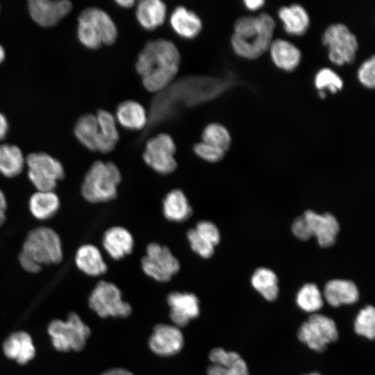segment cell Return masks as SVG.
<instances>
[{
	"mask_svg": "<svg viewBox=\"0 0 375 375\" xmlns=\"http://www.w3.org/2000/svg\"><path fill=\"white\" fill-rule=\"evenodd\" d=\"M296 303L302 310L308 312L319 310L324 303L322 293L314 283H306L299 290Z\"/></svg>",
	"mask_w": 375,
	"mask_h": 375,
	"instance_id": "35",
	"label": "cell"
},
{
	"mask_svg": "<svg viewBox=\"0 0 375 375\" xmlns=\"http://www.w3.org/2000/svg\"><path fill=\"white\" fill-rule=\"evenodd\" d=\"M101 375H134L130 371L123 369V368H112L105 372Z\"/></svg>",
	"mask_w": 375,
	"mask_h": 375,
	"instance_id": "47",
	"label": "cell"
},
{
	"mask_svg": "<svg viewBox=\"0 0 375 375\" xmlns=\"http://www.w3.org/2000/svg\"><path fill=\"white\" fill-rule=\"evenodd\" d=\"M77 267L91 276H98L107 271V265L99 249L93 244L81 246L75 256Z\"/></svg>",
	"mask_w": 375,
	"mask_h": 375,
	"instance_id": "28",
	"label": "cell"
},
{
	"mask_svg": "<svg viewBox=\"0 0 375 375\" xmlns=\"http://www.w3.org/2000/svg\"><path fill=\"white\" fill-rule=\"evenodd\" d=\"M304 375H321V374L317 372H312L310 374H304Z\"/></svg>",
	"mask_w": 375,
	"mask_h": 375,
	"instance_id": "52",
	"label": "cell"
},
{
	"mask_svg": "<svg viewBox=\"0 0 375 375\" xmlns=\"http://www.w3.org/2000/svg\"><path fill=\"white\" fill-rule=\"evenodd\" d=\"M238 83L231 76L190 75L174 81L153 98L144 132L171 120L185 109L219 97Z\"/></svg>",
	"mask_w": 375,
	"mask_h": 375,
	"instance_id": "1",
	"label": "cell"
},
{
	"mask_svg": "<svg viewBox=\"0 0 375 375\" xmlns=\"http://www.w3.org/2000/svg\"><path fill=\"white\" fill-rule=\"evenodd\" d=\"M6 219V211L0 210V226L3 224Z\"/></svg>",
	"mask_w": 375,
	"mask_h": 375,
	"instance_id": "49",
	"label": "cell"
},
{
	"mask_svg": "<svg viewBox=\"0 0 375 375\" xmlns=\"http://www.w3.org/2000/svg\"><path fill=\"white\" fill-rule=\"evenodd\" d=\"M243 3L247 9L249 10H257L261 8L265 4L263 0H244Z\"/></svg>",
	"mask_w": 375,
	"mask_h": 375,
	"instance_id": "45",
	"label": "cell"
},
{
	"mask_svg": "<svg viewBox=\"0 0 375 375\" xmlns=\"http://www.w3.org/2000/svg\"><path fill=\"white\" fill-rule=\"evenodd\" d=\"M176 151V144L172 136L161 133L147 141L142 158L155 172L161 174H168L177 167L174 158Z\"/></svg>",
	"mask_w": 375,
	"mask_h": 375,
	"instance_id": "11",
	"label": "cell"
},
{
	"mask_svg": "<svg viewBox=\"0 0 375 375\" xmlns=\"http://www.w3.org/2000/svg\"><path fill=\"white\" fill-rule=\"evenodd\" d=\"M275 26L274 19L266 12L238 18L231 38L233 51L244 59L258 58L269 49Z\"/></svg>",
	"mask_w": 375,
	"mask_h": 375,
	"instance_id": "3",
	"label": "cell"
},
{
	"mask_svg": "<svg viewBox=\"0 0 375 375\" xmlns=\"http://www.w3.org/2000/svg\"><path fill=\"white\" fill-rule=\"evenodd\" d=\"M19 260L22 267L28 272L37 273L41 269L42 266L23 251L19 253Z\"/></svg>",
	"mask_w": 375,
	"mask_h": 375,
	"instance_id": "44",
	"label": "cell"
},
{
	"mask_svg": "<svg viewBox=\"0 0 375 375\" xmlns=\"http://www.w3.org/2000/svg\"><path fill=\"white\" fill-rule=\"evenodd\" d=\"M72 7L67 0H31L28 3L31 18L43 27L56 24L71 11Z\"/></svg>",
	"mask_w": 375,
	"mask_h": 375,
	"instance_id": "14",
	"label": "cell"
},
{
	"mask_svg": "<svg viewBox=\"0 0 375 375\" xmlns=\"http://www.w3.org/2000/svg\"><path fill=\"white\" fill-rule=\"evenodd\" d=\"M121 181L120 171L115 163L97 160L84 176L81 194L90 203L108 202L117 197Z\"/></svg>",
	"mask_w": 375,
	"mask_h": 375,
	"instance_id": "4",
	"label": "cell"
},
{
	"mask_svg": "<svg viewBox=\"0 0 375 375\" xmlns=\"http://www.w3.org/2000/svg\"><path fill=\"white\" fill-rule=\"evenodd\" d=\"M292 231L293 234L301 240H308L312 237L308 224L303 215L297 217L293 222Z\"/></svg>",
	"mask_w": 375,
	"mask_h": 375,
	"instance_id": "43",
	"label": "cell"
},
{
	"mask_svg": "<svg viewBox=\"0 0 375 375\" xmlns=\"http://www.w3.org/2000/svg\"><path fill=\"white\" fill-rule=\"evenodd\" d=\"M8 130V124L6 117L0 112V140L6 136Z\"/></svg>",
	"mask_w": 375,
	"mask_h": 375,
	"instance_id": "46",
	"label": "cell"
},
{
	"mask_svg": "<svg viewBox=\"0 0 375 375\" xmlns=\"http://www.w3.org/2000/svg\"><path fill=\"white\" fill-rule=\"evenodd\" d=\"M322 44L328 49L330 61L336 65L350 64L355 61L358 49L356 35L342 23L326 27L322 36Z\"/></svg>",
	"mask_w": 375,
	"mask_h": 375,
	"instance_id": "6",
	"label": "cell"
},
{
	"mask_svg": "<svg viewBox=\"0 0 375 375\" xmlns=\"http://www.w3.org/2000/svg\"><path fill=\"white\" fill-rule=\"evenodd\" d=\"M25 162L28 177L38 191H53L57 182L65 176L61 162L46 153L28 154Z\"/></svg>",
	"mask_w": 375,
	"mask_h": 375,
	"instance_id": "9",
	"label": "cell"
},
{
	"mask_svg": "<svg viewBox=\"0 0 375 375\" xmlns=\"http://www.w3.org/2000/svg\"><path fill=\"white\" fill-rule=\"evenodd\" d=\"M99 126L95 115L85 114L81 116L74 126V135L85 148L95 151Z\"/></svg>",
	"mask_w": 375,
	"mask_h": 375,
	"instance_id": "33",
	"label": "cell"
},
{
	"mask_svg": "<svg viewBox=\"0 0 375 375\" xmlns=\"http://www.w3.org/2000/svg\"><path fill=\"white\" fill-rule=\"evenodd\" d=\"M78 18L87 20L94 27L103 44L112 45L116 42L117 26L106 11L96 7L88 8L81 12Z\"/></svg>",
	"mask_w": 375,
	"mask_h": 375,
	"instance_id": "20",
	"label": "cell"
},
{
	"mask_svg": "<svg viewBox=\"0 0 375 375\" xmlns=\"http://www.w3.org/2000/svg\"><path fill=\"white\" fill-rule=\"evenodd\" d=\"M355 332L369 340L375 335V310L372 306H367L360 310L354 322Z\"/></svg>",
	"mask_w": 375,
	"mask_h": 375,
	"instance_id": "37",
	"label": "cell"
},
{
	"mask_svg": "<svg viewBox=\"0 0 375 375\" xmlns=\"http://www.w3.org/2000/svg\"><path fill=\"white\" fill-rule=\"evenodd\" d=\"M324 297L329 305L338 307L343 304H352L356 302L359 292L352 281L333 279L325 285Z\"/></svg>",
	"mask_w": 375,
	"mask_h": 375,
	"instance_id": "26",
	"label": "cell"
},
{
	"mask_svg": "<svg viewBox=\"0 0 375 375\" xmlns=\"http://www.w3.org/2000/svg\"><path fill=\"white\" fill-rule=\"evenodd\" d=\"M209 359L212 364L207 375H249L247 363L237 352L215 348L210 351Z\"/></svg>",
	"mask_w": 375,
	"mask_h": 375,
	"instance_id": "16",
	"label": "cell"
},
{
	"mask_svg": "<svg viewBox=\"0 0 375 375\" xmlns=\"http://www.w3.org/2000/svg\"><path fill=\"white\" fill-rule=\"evenodd\" d=\"M143 272L160 282L169 281L180 269V262L170 249L158 243H149L141 260Z\"/></svg>",
	"mask_w": 375,
	"mask_h": 375,
	"instance_id": "12",
	"label": "cell"
},
{
	"mask_svg": "<svg viewBox=\"0 0 375 375\" xmlns=\"http://www.w3.org/2000/svg\"><path fill=\"white\" fill-rule=\"evenodd\" d=\"M181 63V55L174 43L167 39L149 40L139 53L135 69L142 77L144 88L158 93L175 79Z\"/></svg>",
	"mask_w": 375,
	"mask_h": 375,
	"instance_id": "2",
	"label": "cell"
},
{
	"mask_svg": "<svg viewBox=\"0 0 375 375\" xmlns=\"http://www.w3.org/2000/svg\"><path fill=\"white\" fill-rule=\"evenodd\" d=\"M194 230L203 238L208 241L213 246H216L220 241L219 231L216 225L210 221L199 222Z\"/></svg>",
	"mask_w": 375,
	"mask_h": 375,
	"instance_id": "42",
	"label": "cell"
},
{
	"mask_svg": "<svg viewBox=\"0 0 375 375\" xmlns=\"http://www.w3.org/2000/svg\"><path fill=\"white\" fill-rule=\"evenodd\" d=\"M297 336L310 349L321 352L328 344L338 340V331L332 319L321 314H313L301 325Z\"/></svg>",
	"mask_w": 375,
	"mask_h": 375,
	"instance_id": "10",
	"label": "cell"
},
{
	"mask_svg": "<svg viewBox=\"0 0 375 375\" xmlns=\"http://www.w3.org/2000/svg\"><path fill=\"white\" fill-rule=\"evenodd\" d=\"M315 88L319 91L328 90L335 94L343 88L344 82L341 77L332 69L323 67L315 74L314 78Z\"/></svg>",
	"mask_w": 375,
	"mask_h": 375,
	"instance_id": "36",
	"label": "cell"
},
{
	"mask_svg": "<svg viewBox=\"0 0 375 375\" xmlns=\"http://www.w3.org/2000/svg\"><path fill=\"white\" fill-rule=\"evenodd\" d=\"M59 206V198L53 191H38L32 194L28 203L31 213L40 220L52 217Z\"/></svg>",
	"mask_w": 375,
	"mask_h": 375,
	"instance_id": "30",
	"label": "cell"
},
{
	"mask_svg": "<svg viewBox=\"0 0 375 375\" xmlns=\"http://www.w3.org/2000/svg\"><path fill=\"white\" fill-rule=\"evenodd\" d=\"M115 115L119 124L130 131L145 129L148 123V112L134 100L121 102L116 108Z\"/></svg>",
	"mask_w": 375,
	"mask_h": 375,
	"instance_id": "23",
	"label": "cell"
},
{
	"mask_svg": "<svg viewBox=\"0 0 375 375\" xmlns=\"http://www.w3.org/2000/svg\"><path fill=\"white\" fill-rule=\"evenodd\" d=\"M48 332L53 347L61 351H81L90 334L89 327L74 312H71L65 322L52 321L48 326Z\"/></svg>",
	"mask_w": 375,
	"mask_h": 375,
	"instance_id": "7",
	"label": "cell"
},
{
	"mask_svg": "<svg viewBox=\"0 0 375 375\" xmlns=\"http://www.w3.org/2000/svg\"><path fill=\"white\" fill-rule=\"evenodd\" d=\"M318 94L321 99H325L326 97V94L324 91H319Z\"/></svg>",
	"mask_w": 375,
	"mask_h": 375,
	"instance_id": "51",
	"label": "cell"
},
{
	"mask_svg": "<svg viewBox=\"0 0 375 375\" xmlns=\"http://www.w3.org/2000/svg\"><path fill=\"white\" fill-rule=\"evenodd\" d=\"M22 251L41 266L59 263L63 256L59 235L53 229L44 226L35 228L27 234Z\"/></svg>",
	"mask_w": 375,
	"mask_h": 375,
	"instance_id": "5",
	"label": "cell"
},
{
	"mask_svg": "<svg viewBox=\"0 0 375 375\" xmlns=\"http://www.w3.org/2000/svg\"><path fill=\"white\" fill-rule=\"evenodd\" d=\"M312 236L317 238L323 248L332 246L336 240L340 226L336 218L330 213L318 215L312 210H306L303 215Z\"/></svg>",
	"mask_w": 375,
	"mask_h": 375,
	"instance_id": "17",
	"label": "cell"
},
{
	"mask_svg": "<svg viewBox=\"0 0 375 375\" xmlns=\"http://www.w3.org/2000/svg\"><path fill=\"white\" fill-rule=\"evenodd\" d=\"M169 24L173 31L185 40L196 38L203 28L202 21L199 16L183 6H178L172 10Z\"/></svg>",
	"mask_w": 375,
	"mask_h": 375,
	"instance_id": "18",
	"label": "cell"
},
{
	"mask_svg": "<svg viewBox=\"0 0 375 375\" xmlns=\"http://www.w3.org/2000/svg\"><path fill=\"white\" fill-rule=\"evenodd\" d=\"M89 306L99 317L125 318L132 311L131 306L122 299L119 288L114 283L100 281L92 291Z\"/></svg>",
	"mask_w": 375,
	"mask_h": 375,
	"instance_id": "8",
	"label": "cell"
},
{
	"mask_svg": "<svg viewBox=\"0 0 375 375\" xmlns=\"http://www.w3.org/2000/svg\"><path fill=\"white\" fill-rule=\"evenodd\" d=\"M170 308L169 316L174 326L183 327L199 315V301L190 292H172L167 298Z\"/></svg>",
	"mask_w": 375,
	"mask_h": 375,
	"instance_id": "15",
	"label": "cell"
},
{
	"mask_svg": "<svg viewBox=\"0 0 375 375\" xmlns=\"http://www.w3.org/2000/svg\"><path fill=\"white\" fill-rule=\"evenodd\" d=\"M25 158L16 145H0V173L8 178L19 175L24 166Z\"/></svg>",
	"mask_w": 375,
	"mask_h": 375,
	"instance_id": "31",
	"label": "cell"
},
{
	"mask_svg": "<svg viewBox=\"0 0 375 375\" xmlns=\"http://www.w3.org/2000/svg\"><path fill=\"white\" fill-rule=\"evenodd\" d=\"M187 238L192 250L203 258H210L215 251V246L200 236L194 228L187 232Z\"/></svg>",
	"mask_w": 375,
	"mask_h": 375,
	"instance_id": "39",
	"label": "cell"
},
{
	"mask_svg": "<svg viewBox=\"0 0 375 375\" xmlns=\"http://www.w3.org/2000/svg\"><path fill=\"white\" fill-rule=\"evenodd\" d=\"M251 285L267 301H274L278 294V278L269 269H257L252 277Z\"/></svg>",
	"mask_w": 375,
	"mask_h": 375,
	"instance_id": "32",
	"label": "cell"
},
{
	"mask_svg": "<svg viewBox=\"0 0 375 375\" xmlns=\"http://www.w3.org/2000/svg\"><path fill=\"white\" fill-rule=\"evenodd\" d=\"M193 151L198 157L209 162H218L221 160L225 155L224 151L202 141L196 143L193 146Z\"/></svg>",
	"mask_w": 375,
	"mask_h": 375,
	"instance_id": "41",
	"label": "cell"
},
{
	"mask_svg": "<svg viewBox=\"0 0 375 375\" xmlns=\"http://www.w3.org/2000/svg\"><path fill=\"white\" fill-rule=\"evenodd\" d=\"M274 64L285 72H292L301 60L299 49L292 42L282 38L273 39L269 49Z\"/></svg>",
	"mask_w": 375,
	"mask_h": 375,
	"instance_id": "21",
	"label": "cell"
},
{
	"mask_svg": "<svg viewBox=\"0 0 375 375\" xmlns=\"http://www.w3.org/2000/svg\"><path fill=\"white\" fill-rule=\"evenodd\" d=\"M5 56V51L3 47L0 44V63L3 61Z\"/></svg>",
	"mask_w": 375,
	"mask_h": 375,
	"instance_id": "50",
	"label": "cell"
},
{
	"mask_svg": "<svg viewBox=\"0 0 375 375\" xmlns=\"http://www.w3.org/2000/svg\"><path fill=\"white\" fill-rule=\"evenodd\" d=\"M115 2L118 6L123 8H132L135 3L133 0H117Z\"/></svg>",
	"mask_w": 375,
	"mask_h": 375,
	"instance_id": "48",
	"label": "cell"
},
{
	"mask_svg": "<svg viewBox=\"0 0 375 375\" xmlns=\"http://www.w3.org/2000/svg\"><path fill=\"white\" fill-rule=\"evenodd\" d=\"M77 36L80 42L90 49H97L102 41L94 27L87 20L78 18Z\"/></svg>",
	"mask_w": 375,
	"mask_h": 375,
	"instance_id": "38",
	"label": "cell"
},
{
	"mask_svg": "<svg viewBox=\"0 0 375 375\" xmlns=\"http://www.w3.org/2000/svg\"><path fill=\"white\" fill-rule=\"evenodd\" d=\"M202 142L218 148L224 152L231 144V136L228 130L222 124L212 122L203 128L201 133Z\"/></svg>",
	"mask_w": 375,
	"mask_h": 375,
	"instance_id": "34",
	"label": "cell"
},
{
	"mask_svg": "<svg viewBox=\"0 0 375 375\" xmlns=\"http://www.w3.org/2000/svg\"><path fill=\"white\" fill-rule=\"evenodd\" d=\"M278 16L285 31L290 35H303L309 28V15L300 4L292 3L281 7L278 10Z\"/></svg>",
	"mask_w": 375,
	"mask_h": 375,
	"instance_id": "25",
	"label": "cell"
},
{
	"mask_svg": "<svg viewBox=\"0 0 375 375\" xmlns=\"http://www.w3.org/2000/svg\"><path fill=\"white\" fill-rule=\"evenodd\" d=\"M162 212L169 221L182 222L191 216L192 209L183 192L175 189L167 193L163 199Z\"/></svg>",
	"mask_w": 375,
	"mask_h": 375,
	"instance_id": "29",
	"label": "cell"
},
{
	"mask_svg": "<svg viewBox=\"0 0 375 375\" xmlns=\"http://www.w3.org/2000/svg\"><path fill=\"white\" fill-rule=\"evenodd\" d=\"M95 116L99 126L95 151L108 153L115 149L119 140L116 119L111 112L103 109L99 110Z\"/></svg>",
	"mask_w": 375,
	"mask_h": 375,
	"instance_id": "22",
	"label": "cell"
},
{
	"mask_svg": "<svg viewBox=\"0 0 375 375\" xmlns=\"http://www.w3.org/2000/svg\"><path fill=\"white\" fill-rule=\"evenodd\" d=\"M5 355L19 364H25L35 356V349L31 336L26 332L11 334L3 342Z\"/></svg>",
	"mask_w": 375,
	"mask_h": 375,
	"instance_id": "27",
	"label": "cell"
},
{
	"mask_svg": "<svg viewBox=\"0 0 375 375\" xmlns=\"http://www.w3.org/2000/svg\"><path fill=\"white\" fill-rule=\"evenodd\" d=\"M167 6L160 0H142L138 2L135 17L140 26L146 31H153L165 22Z\"/></svg>",
	"mask_w": 375,
	"mask_h": 375,
	"instance_id": "24",
	"label": "cell"
},
{
	"mask_svg": "<svg viewBox=\"0 0 375 375\" xmlns=\"http://www.w3.org/2000/svg\"><path fill=\"white\" fill-rule=\"evenodd\" d=\"M183 345V333L174 325L157 324L149 339L150 349L160 356H174L181 351Z\"/></svg>",
	"mask_w": 375,
	"mask_h": 375,
	"instance_id": "13",
	"label": "cell"
},
{
	"mask_svg": "<svg viewBox=\"0 0 375 375\" xmlns=\"http://www.w3.org/2000/svg\"><path fill=\"white\" fill-rule=\"evenodd\" d=\"M359 82L367 89L375 86V58L372 55L360 65L357 72Z\"/></svg>",
	"mask_w": 375,
	"mask_h": 375,
	"instance_id": "40",
	"label": "cell"
},
{
	"mask_svg": "<svg viewBox=\"0 0 375 375\" xmlns=\"http://www.w3.org/2000/svg\"><path fill=\"white\" fill-rule=\"evenodd\" d=\"M102 244L114 260H120L133 251L134 240L131 233L122 226H113L103 234Z\"/></svg>",
	"mask_w": 375,
	"mask_h": 375,
	"instance_id": "19",
	"label": "cell"
}]
</instances>
